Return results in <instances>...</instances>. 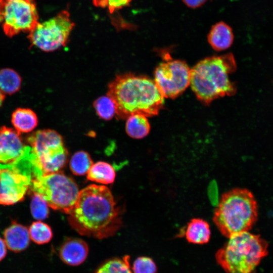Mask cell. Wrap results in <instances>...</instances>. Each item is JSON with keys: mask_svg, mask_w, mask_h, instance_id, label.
<instances>
[{"mask_svg": "<svg viewBox=\"0 0 273 273\" xmlns=\"http://www.w3.org/2000/svg\"><path fill=\"white\" fill-rule=\"evenodd\" d=\"M70 226L82 236L102 239L114 235L121 226V212L110 190L90 185L79 191L68 214Z\"/></svg>", "mask_w": 273, "mask_h": 273, "instance_id": "obj_1", "label": "cell"}, {"mask_svg": "<svg viewBox=\"0 0 273 273\" xmlns=\"http://www.w3.org/2000/svg\"><path fill=\"white\" fill-rule=\"evenodd\" d=\"M74 26L69 12L64 10L49 20L38 23L29 32L28 38L31 46L44 52L54 51L66 45Z\"/></svg>", "mask_w": 273, "mask_h": 273, "instance_id": "obj_8", "label": "cell"}, {"mask_svg": "<svg viewBox=\"0 0 273 273\" xmlns=\"http://www.w3.org/2000/svg\"><path fill=\"white\" fill-rule=\"evenodd\" d=\"M39 176L61 171L66 164L68 151L62 136L52 129L39 130L27 138Z\"/></svg>", "mask_w": 273, "mask_h": 273, "instance_id": "obj_6", "label": "cell"}, {"mask_svg": "<svg viewBox=\"0 0 273 273\" xmlns=\"http://www.w3.org/2000/svg\"><path fill=\"white\" fill-rule=\"evenodd\" d=\"M38 121L35 113L28 108H17L12 114V124L20 133L32 131L37 126Z\"/></svg>", "mask_w": 273, "mask_h": 273, "instance_id": "obj_17", "label": "cell"}, {"mask_svg": "<svg viewBox=\"0 0 273 273\" xmlns=\"http://www.w3.org/2000/svg\"><path fill=\"white\" fill-rule=\"evenodd\" d=\"M131 270L133 273H156L157 268L152 258L141 256L134 261Z\"/></svg>", "mask_w": 273, "mask_h": 273, "instance_id": "obj_26", "label": "cell"}, {"mask_svg": "<svg viewBox=\"0 0 273 273\" xmlns=\"http://www.w3.org/2000/svg\"><path fill=\"white\" fill-rule=\"evenodd\" d=\"M30 210L32 216L38 220H43L48 217L49 209L46 201L39 195L33 193Z\"/></svg>", "mask_w": 273, "mask_h": 273, "instance_id": "obj_25", "label": "cell"}, {"mask_svg": "<svg viewBox=\"0 0 273 273\" xmlns=\"http://www.w3.org/2000/svg\"><path fill=\"white\" fill-rule=\"evenodd\" d=\"M133 0H93L96 7L106 8L112 14L115 11L129 6Z\"/></svg>", "mask_w": 273, "mask_h": 273, "instance_id": "obj_27", "label": "cell"}, {"mask_svg": "<svg viewBox=\"0 0 273 273\" xmlns=\"http://www.w3.org/2000/svg\"><path fill=\"white\" fill-rule=\"evenodd\" d=\"M185 236L189 243L206 244L209 242L211 236L209 224L203 219L193 218L187 224Z\"/></svg>", "mask_w": 273, "mask_h": 273, "instance_id": "obj_16", "label": "cell"}, {"mask_svg": "<svg viewBox=\"0 0 273 273\" xmlns=\"http://www.w3.org/2000/svg\"><path fill=\"white\" fill-rule=\"evenodd\" d=\"M6 1H9V0H0V2ZM25 1H27L28 2L35 3V0H25Z\"/></svg>", "mask_w": 273, "mask_h": 273, "instance_id": "obj_32", "label": "cell"}, {"mask_svg": "<svg viewBox=\"0 0 273 273\" xmlns=\"http://www.w3.org/2000/svg\"><path fill=\"white\" fill-rule=\"evenodd\" d=\"M22 79L20 75L11 68L0 70V90L5 95H12L20 88Z\"/></svg>", "mask_w": 273, "mask_h": 273, "instance_id": "obj_20", "label": "cell"}, {"mask_svg": "<svg viewBox=\"0 0 273 273\" xmlns=\"http://www.w3.org/2000/svg\"><path fill=\"white\" fill-rule=\"evenodd\" d=\"M28 231L30 239L37 244L48 243L53 237L51 228L40 221L33 222Z\"/></svg>", "mask_w": 273, "mask_h": 273, "instance_id": "obj_23", "label": "cell"}, {"mask_svg": "<svg viewBox=\"0 0 273 273\" xmlns=\"http://www.w3.org/2000/svg\"><path fill=\"white\" fill-rule=\"evenodd\" d=\"M87 174L88 180L103 184H111L115 178L113 167L110 164L103 161L93 164Z\"/></svg>", "mask_w": 273, "mask_h": 273, "instance_id": "obj_19", "label": "cell"}, {"mask_svg": "<svg viewBox=\"0 0 273 273\" xmlns=\"http://www.w3.org/2000/svg\"><path fill=\"white\" fill-rule=\"evenodd\" d=\"M188 8L196 9L202 6L207 0H181Z\"/></svg>", "mask_w": 273, "mask_h": 273, "instance_id": "obj_29", "label": "cell"}, {"mask_svg": "<svg viewBox=\"0 0 273 273\" xmlns=\"http://www.w3.org/2000/svg\"><path fill=\"white\" fill-rule=\"evenodd\" d=\"M7 254V246L4 240L0 238V261L3 260Z\"/></svg>", "mask_w": 273, "mask_h": 273, "instance_id": "obj_30", "label": "cell"}, {"mask_svg": "<svg viewBox=\"0 0 273 273\" xmlns=\"http://www.w3.org/2000/svg\"><path fill=\"white\" fill-rule=\"evenodd\" d=\"M32 178L11 164H0V205L22 201L31 187Z\"/></svg>", "mask_w": 273, "mask_h": 273, "instance_id": "obj_11", "label": "cell"}, {"mask_svg": "<svg viewBox=\"0 0 273 273\" xmlns=\"http://www.w3.org/2000/svg\"><path fill=\"white\" fill-rule=\"evenodd\" d=\"M107 96L113 101L115 113L121 119L133 114L156 115L164 104V98L154 81L130 73L118 75L111 82Z\"/></svg>", "mask_w": 273, "mask_h": 273, "instance_id": "obj_2", "label": "cell"}, {"mask_svg": "<svg viewBox=\"0 0 273 273\" xmlns=\"http://www.w3.org/2000/svg\"><path fill=\"white\" fill-rule=\"evenodd\" d=\"M5 98V95L0 90V107L2 105Z\"/></svg>", "mask_w": 273, "mask_h": 273, "instance_id": "obj_31", "label": "cell"}, {"mask_svg": "<svg viewBox=\"0 0 273 273\" xmlns=\"http://www.w3.org/2000/svg\"><path fill=\"white\" fill-rule=\"evenodd\" d=\"M267 243L260 235L244 232L229 238L215 257L226 273H252L267 255Z\"/></svg>", "mask_w": 273, "mask_h": 273, "instance_id": "obj_5", "label": "cell"}, {"mask_svg": "<svg viewBox=\"0 0 273 273\" xmlns=\"http://www.w3.org/2000/svg\"><path fill=\"white\" fill-rule=\"evenodd\" d=\"M94 273H132L130 264V256L115 257L103 262Z\"/></svg>", "mask_w": 273, "mask_h": 273, "instance_id": "obj_21", "label": "cell"}, {"mask_svg": "<svg viewBox=\"0 0 273 273\" xmlns=\"http://www.w3.org/2000/svg\"><path fill=\"white\" fill-rule=\"evenodd\" d=\"M38 23L35 3L25 0L0 2V24L8 37L30 32Z\"/></svg>", "mask_w": 273, "mask_h": 273, "instance_id": "obj_9", "label": "cell"}, {"mask_svg": "<svg viewBox=\"0 0 273 273\" xmlns=\"http://www.w3.org/2000/svg\"><path fill=\"white\" fill-rule=\"evenodd\" d=\"M88 251V246L83 240L68 238L61 245L59 254L64 263L70 266H77L86 260Z\"/></svg>", "mask_w": 273, "mask_h": 273, "instance_id": "obj_13", "label": "cell"}, {"mask_svg": "<svg viewBox=\"0 0 273 273\" xmlns=\"http://www.w3.org/2000/svg\"><path fill=\"white\" fill-rule=\"evenodd\" d=\"M93 106L98 116L104 120H110L116 114L115 105L108 96L96 99Z\"/></svg>", "mask_w": 273, "mask_h": 273, "instance_id": "obj_24", "label": "cell"}, {"mask_svg": "<svg viewBox=\"0 0 273 273\" xmlns=\"http://www.w3.org/2000/svg\"><path fill=\"white\" fill-rule=\"evenodd\" d=\"M33 193L40 195L52 209L69 214L76 201L78 188L61 171L44 174L32 180Z\"/></svg>", "mask_w": 273, "mask_h": 273, "instance_id": "obj_7", "label": "cell"}, {"mask_svg": "<svg viewBox=\"0 0 273 273\" xmlns=\"http://www.w3.org/2000/svg\"><path fill=\"white\" fill-rule=\"evenodd\" d=\"M258 218V206L251 191L235 188L223 193L214 210L213 221L220 232L229 238L248 232Z\"/></svg>", "mask_w": 273, "mask_h": 273, "instance_id": "obj_4", "label": "cell"}, {"mask_svg": "<svg viewBox=\"0 0 273 273\" xmlns=\"http://www.w3.org/2000/svg\"><path fill=\"white\" fill-rule=\"evenodd\" d=\"M208 196L212 205L216 206L219 202L218 187L215 180H213L208 187Z\"/></svg>", "mask_w": 273, "mask_h": 273, "instance_id": "obj_28", "label": "cell"}, {"mask_svg": "<svg viewBox=\"0 0 273 273\" xmlns=\"http://www.w3.org/2000/svg\"><path fill=\"white\" fill-rule=\"evenodd\" d=\"M154 81L164 98L174 99L190 85V69L186 62L169 58L157 67Z\"/></svg>", "mask_w": 273, "mask_h": 273, "instance_id": "obj_10", "label": "cell"}, {"mask_svg": "<svg viewBox=\"0 0 273 273\" xmlns=\"http://www.w3.org/2000/svg\"><path fill=\"white\" fill-rule=\"evenodd\" d=\"M93 164L89 154L84 151H79L74 154L70 160V168L76 175L86 174Z\"/></svg>", "mask_w": 273, "mask_h": 273, "instance_id": "obj_22", "label": "cell"}, {"mask_svg": "<svg viewBox=\"0 0 273 273\" xmlns=\"http://www.w3.org/2000/svg\"><path fill=\"white\" fill-rule=\"evenodd\" d=\"M126 119L125 130L128 136L140 139L149 134L150 125L146 116L141 114H133Z\"/></svg>", "mask_w": 273, "mask_h": 273, "instance_id": "obj_18", "label": "cell"}, {"mask_svg": "<svg viewBox=\"0 0 273 273\" xmlns=\"http://www.w3.org/2000/svg\"><path fill=\"white\" fill-rule=\"evenodd\" d=\"M236 69L232 53L209 57L190 69V84L198 100L209 104L219 97L235 94L236 88L229 74Z\"/></svg>", "mask_w": 273, "mask_h": 273, "instance_id": "obj_3", "label": "cell"}, {"mask_svg": "<svg viewBox=\"0 0 273 273\" xmlns=\"http://www.w3.org/2000/svg\"><path fill=\"white\" fill-rule=\"evenodd\" d=\"M20 133L14 128H0V164L14 162L22 154L24 147Z\"/></svg>", "mask_w": 273, "mask_h": 273, "instance_id": "obj_12", "label": "cell"}, {"mask_svg": "<svg viewBox=\"0 0 273 273\" xmlns=\"http://www.w3.org/2000/svg\"><path fill=\"white\" fill-rule=\"evenodd\" d=\"M4 237L7 247L15 252L25 250L30 243L28 229L16 222H13L5 230Z\"/></svg>", "mask_w": 273, "mask_h": 273, "instance_id": "obj_15", "label": "cell"}, {"mask_svg": "<svg viewBox=\"0 0 273 273\" xmlns=\"http://www.w3.org/2000/svg\"><path fill=\"white\" fill-rule=\"evenodd\" d=\"M234 35L232 27L223 21L213 25L207 35V41L216 51H222L232 45Z\"/></svg>", "mask_w": 273, "mask_h": 273, "instance_id": "obj_14", "label": "cell"}]
</instances>
